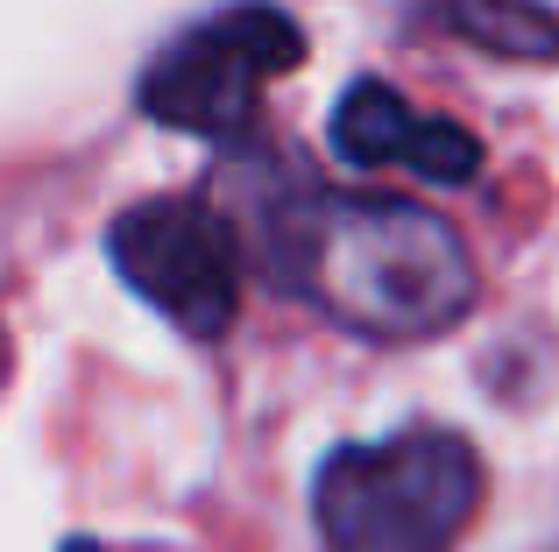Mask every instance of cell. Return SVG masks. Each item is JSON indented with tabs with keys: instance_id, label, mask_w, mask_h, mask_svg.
<instances>
[{
	"instance_id": "1",
	"label": "cell",
	"mask_w": 559,
	"mask_h": 552,
	"mask_svg": "<svg viewBox=\"0 0 559 552\" xmlns=\"http://www.w3.org/2000/svg\"><path fill=\"white\" fill-rule=\"evenodd\" d=\"M262 276L361 340H432L475 312V255L418 199L290 184L262 199Z\"/></svg>"
},
{
	"instance_id": "2",
	"label": "cell",
	"mask_w": 559,
	"mask_h": 552,
	"mask_svg": "<svg viewBox=\"0 0 559 552\" xmlns=\"http://www.w3.org/2000/svg\"><path fill=\"white\" fill-rule=\"evenodd\" d=\"M481 454L447 425L355 440L319 460L312 517L326 552H453L481 511Z\"/></svg>"
},
{
	"instance_id": "3",
	"label": "cell",
	"mask_w": 559,
	"mask_h": 552,
	"mask_svg": "<svg viewBox=\"0 0 559 552\" xmlns=\"http://www.w3.org/2000/svg\"><path fill=\"white\" fill-rule=\"evenodd\" d=\"M305 64V28L298 14L270 8V0H234L191 22L178 43L150 57L142 71V113L178 135L227 142L255 128L262 85Z\"/></svg>"
},
{
	"instance_id": "4",
	"label": "cell",
	"mask_w": 559,
	"mask_h": 552,
	"mask_svg": "<svg viewBox=\"0 0 559 552\" xmlns=\"http://www.w3.org/2000/svg\"><path fill=\"white\" fill-rule=\"evenodd\" d=\"M107 255L191 340H219L241 312V241L213 199H142L107 227Z\"/></svg>"
},
{
	"instance_id": "5",
	"label": "cell",
	"mask_w": 559,
	"mask_h": 552,
	"mask_svg": "<svg viewBox=\"0 0 559 552\" xmlns=\"http://www.w3.org/2000/svg\"><path fill=\"white\" fill-rule=\"evenodd\" d=\"M333 149L355 170H418L425 184H475L481 170V142L467 135L461 121H439V113H418L396 85L382 79H355L333 107Z\"/></svg>"
},
{
	"instance_id": "6",
	"label": "cell",
	"mask_w": 559,
	"mask_h": 552,
	"mask_svg": "<svg viewBox=\"0 0 559 552\" xmlns=\"http://www.w3.org/2000/svg\"><path fill=\"white\" fill-rule=\"evenodd\" d=\"M439 22L510 64H559V14L546 0H439Z\"/></svg>"
}]
</instances>
